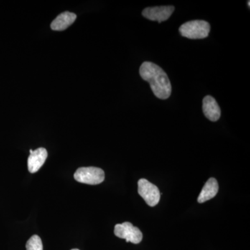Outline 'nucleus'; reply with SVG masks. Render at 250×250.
I'll return each mask as SVG.
<instances>
[{
	"mask_svg": "<svg viewBox=\"0 0 250 250\" xmlns=\"http://www.w3.org/2000/svg\"><path fill=\"white\" fill-rule=\"evenodd\" d=\"M140 75L150 85L156 98L166 100L170 98L172 86L167 74L162 68L152 62H144L140 67Z\"/></svg>",
	"mask_w": 250,
	"mask_h": 250,
	"instance_id": "f257e3e1",
	"label": "nucleus"
},
{
	"mask_svg": "<svg viewBox=\"0 0 250 250\" xmlns=\"http://www.w3.org/2000/svg\"><path fill=\"white\" fill-rule=\"evenodd\" d=\"M209 23L205 21H192L184 23L179 27V33L189 39H203L209 34Z\"/></svg>",
	"mask_w": 250,
	"mask_h": 250,
	"instance_id": "f03ea898",
	"label": "nucleus"
},
{
	"mask_svg": "<svg viewBox=\"0 0 250 250\" xmlns=\"http://www.w3.org/2000/svg\"><path fill=\"white\" fill-rule=\"evenodd\" d=\"M74 178L80 183L98 185L103 183L105 179L103 169L96 167H82L77 169Z\"/></svg>",
	"mask_w": 250,
	"mask_h": 250,
	"instance_id": "7ed1b4c3",
	"label": "nucleus"
},
{
	"mask_svg": "<svg viewBox=\"0 0 250 250\" xmlns=\"http://www.w3.org/2000/svg\"><path fill=\"white\" fill-rule=\"evenodd\" d=\"M114 234L118 238L126 240V243L139 244L143 240V233L139 228L129 222L117 224L115 226Z\"/></svg>",
	"mask_w": 250,
	"mask_h": 250,
	"instance_id": "20e7f679",
	"label": "nucleus"
},
{
	"mask_svg": "<svg viewBox=\"0 0 250 250\" xmlns=\"http://www.w3.org/2000/svg\"><path fill=\"white\" fill-rule=\"evenodd\" d=\"M138 191L149 207H155L160 201L161 194L159 188L146 179H141L138 182Z\"/></svg>",
	"mask_w": 250,
	"mask_h": 250,
	"instance_id": "39448f33",
	"label": "nucleus"
},
{
	"mask_svg": "<svg viewBox=\"0 0 250 250\" xmlns=\"http://www.w3.org/2000/svg\"><path fill=\"white\" fill-rule=\"evenodd\" d=\"M173 6H155L148 7L143 10V17L152 21H157L159 23L167 21L174 12Z\"/></svg>",
	"mask_w": 250,
	"mask_h": 250,
	"instance_id": "423d86ee",
	"label": "nucleus"
},
{
	"mask_svg": "<svg viewBox=\"0 0 250 250\" xmlns=\"http://www.w3.org/2000/svg\"><path fill=\"white\" fill-rule=\"evenodd\" d=\"M202 110L207 119L212 122H216L221 116L220 106L214 98L207 95L202 101Z\"/></svg>",
	"mask_w": 250,
	"mask_h": 250,
	"instance_id": "0eeeda50",
	"label": "nucleus"
},
{
	"mask_svg": "<svg viewBox=\"0 0 250 250\" xmlns=\"http://www.w3.org/2000/svg\"><path fill=\"white\" fill-rule=\"evenodd\" d=\"M47 158V151L43 147L38 148L33 151L28 158V170L31 173H35L40 170Z\"/></svg>",
	"mask_w": 250,
	"mask_h": 250,
	"instance_id": "6e6552de",
	"label": "nucleus"
},
{
	"mask_svg": "<svg viewBox=\"0 0 250 250\" xmlns=\"http://www.w3.org/2000/svg\"><path fill=\"white\" fill-rule=\"evenodd\" d=\"M76 19V14L65 11V12L59 15L54 20L53 22L51 24V29L54 31L65 30L73 24Z\"/></svg>",
	"mask_w": 250,
	"mask_h": 250,
	"instance_id": "1a4fd4ad",
	"label": "nucleus"
},
{
	"mask_svg": "<svg viewBox=\"0 0 250 250\" xmlns=\"http://www.w3.org/2000/svg\"><path fill=\"white\" fill-rule=\"evenodd\" d=\"M219 190L218 183L215 178H210L206 182L205 185L202 188L201 192L197 198V202L202 204L211 200L215 197Z\"/></svg>",
	"mask_w": 250,
	"mask_h": 250,
	"instance_id": "9d476101",
	"label": "nucleus"
},
{
	"mask_svg": "<svg viewBox=\"0 0 250 250\" xmlns=\"http://www.w3.org/2000/svg\"><path fill=\"white\" fill-rule=\"evenodd\" d=\"M27 250H43L42 240L37 235H34L28 240L26 244Z\"/></svg>",
	"mask_w": 250,
	"mask_h": 250,
	"instance_id": "9b49d317",
	"label": "nucleus"
},
{
	"mask_svg": "<svg viewBox=\"0 0 250 250\" xmlns=\"http://www.w3.org/2000/svg\"><path fill=\"white\" fill-rule=\"evenodd\" d=\"M248 6H249V8H250V1H248Z\"/></svg>",
	"mask_w": 250,
	"mask_h": 250,
	"instance_id": "f8f14e48",
	"label": "nucleus"
},
{
	"mask_svg": "<svg viewBox=\"0 0 250 250\" xmlns=\"http://www.w3.org/2000/svg\"><path fill=\"white\" fill-rule=\"evenodd\" d=\"M71 250H78V249H72Z\"/></svg>",
	"mask_w": 250,
	"mask_h": 250,
	"instance_id": "ddd939ff",
	"label": "nucleus"
}]
</instances>
